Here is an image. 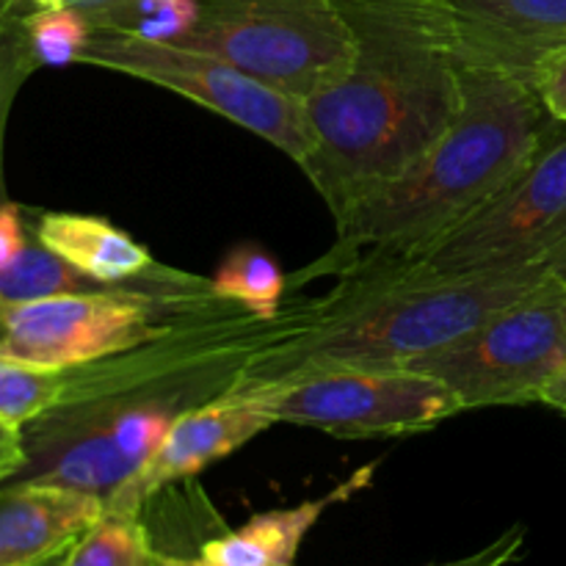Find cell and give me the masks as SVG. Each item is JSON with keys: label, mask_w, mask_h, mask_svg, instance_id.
I'll use <instances>...</instances> for the list:
<instances>
[{"label": "cell", "mask_w": 566, "mask_h": 566, "mask_svg": "<svg viewBox=\"0 0 566 566\" xmlns=\"http://www.w3.org/2000/svg\"><path fill=\"white\" fill-rule=\"evenodd\" d=\"M318 310L315 298L260 318L224 304L175 321L130 352L66 370L61 401L22 426L25 462L11 481L108 501L182 415L235 390L263 348L313 324Z\"/></svg>", "instance_id": "6da1fadb"}, {"label": "cell", "mask_w": 566, "mask_h": 566, "mask_svg": "<svg viewBox=\"0 0 566 566\" xmlns=\"http://www.w3.org/2000/svg\"><path fill=\"white\" fill-rule=\"evenodd\" d=\"M354 36L340 81L304 99L298 169L343 219L412 169L462 108V50L446 0H337Z\"/></svg>", "instance_id": "7a4b0ae2"}, {"label": "cell", "mask_w": 566, "mask_h": 566, "mask_svg": "<svg viewBox=\"0 0 566 566\" xmlns=\"http://www.w3.org/2000/svg\"><path fill=\"white\" fill-rule=\"evenodd\" d=\"M462 108L412 166L335 221V243L304 276H346L412 260L479 213L545 142L553 119L514 72L462 55Z\"/></svg>", "instance_id": "3957f363"}, {"label": "cell", "mask_w": 566, "mask_h": 566, "mask_svg": "<svg viewBox=\"0 0 566 566\" xmlns=\"http://www.w3.org/2000/svg\"><path fill=\"white\" fill-rule=\"evenodd\" d=\"M551 280L534 271L423 274L407 269L337 276L332 293L321 298L318 318L263 348L232 392L269 390L318 370L398 368L451 346Z\"/></svg>", "instance_id": "277c9868"}, {"label": "cell", "mask_w": 566, "mask_h": 566, "mask_svg": "<svg viewBox=\"0 0 566 566\" xmlns=\"http://www.w3.org/2000/svg\"><path fill=\"white\" fill-rule=\"evenodd\" d=\"M210 276L158 269L127 287L0 307V357L72 370L155 340L186 315L224 307Z\"/></svg>", "instance_id": "5b68a950"}, {"label": "cell", "mask_w": 566, "mask_h": 566, "mask_svg": "<svg viewBox=\"0 0 566 566\" xmlns=\"http://www.w3.org/2000/svg\"><path fill=\"white\" fill-rule=\"evenodd\" d=\"M182 48L230 61L258 81L313 97L346 75L354 36L337 0H197Z\"/></svg>", "instance_id": "8992f818"}, {"label": "cell", "mask_w": 566, "mask_h": 566, "mask_svg": "<svg viewBox=\"0 0 566 566\" xmlns=\"http://www.w3.org/2000/svg\"><path fill=\"white\" fill-rule=\"evenodd\" d=\"M381 269L534 271L566 282V125L553 122L534 158L479 213L407 263Z\"/></svg>", "instance_id": "52a82bcc"}, {"label": "cell", "mask_w": 566, "mask_h": 566, "mask_svg": "<svg viewBox=\"0 0 566 566\" xmlns=\"http://www.w3.org/2000/svg\"><path fill=\"white\" fill-rule=\"evenodd\" d=\"M398 368L440 379L464 412L542 403L566 370V282H545L451 346Z\"/></svg>", "instance_id": "ba28073f"}, {"label": "cell", "mask_w": 566, "mask_h": 566, "mask_svg": "<svg viewBox=\"0 0 566 566\" xmlns=\"http://www.w3.org/2000/svg\"><path fill=\"white\" fill-rule=\"evenodd\" d=\"M81 64L122 72L136 81L180 94L269 142L296 166L307 155L304 99L258 81L249 72L232 66L230 61L182 44L144 42L122 33L94 31Z\"/></svg>", "instance_id": "9c48e42d"}, {"label": "cell", "mask_w": 566, "mask_h": 566, "mask_svg": "<svg viewBox=\"0 0 566 566\" xmlns=\"http://www.w3.org/2000/svg\"><path fill=\"white\" fill-rule=\"evenodd\" d=\"M232 396L263 403L276 423L318 429L340 440L423 434L464 412L451 387L412 368L318 370L287 385Z\"/></svg>", "instance_id": "30bf717a"}, {"label": "cell", "mask_w": 566, "mask_h": 566, "mask_svg": "<svg viewBox=\"0 0 566 566\" xmlns=\"http://www.w3.org/2000/svg\"><path fill=\"white\" fill-rule=\"evenodd\" d=\"M271 426H276V420L263 403L232 392L182 415L147 464L105 501V512L142 514L144 506L166 486L186 484Z\"/></svg>", "instance_id": "8fae6325"}, {"label": "cell", "mask_w": 566, "mask_h": 566, "mask_svg": "<svg viewBox=\"0 0 566 566\" xmlns=\"http://www.w3.org/2000/svg\"><path fill=\"white\" fill-rule=\"evenodd\" d=\"M464 59L531 83L536 61L566 42V0H446Z\"/></svg>", "instance_id": "7c38bea8"}, {"label": "cell", "mask_w": 566, "mask_h": 566, "mask_svg": "<svg viewBox=\"0 0 566 566\" xmlns=\"http://www.w3.org/2000/svg\"><path fill=\"white\" fill-rule=\"evenodd\" d=\"M105 514L88 492L9 481L0 486V566L53 564Z\"/></svg>", "instance_id": "4fadbf2b"}, {"label": "cell", "mask_w": 566, "mask_h": 566, "mask_svg": "<svg viewBox=\"0 0 566 566\" xmlns=\"http://www.w3.org/2000/svg\"><path fill=\"white\" fill-rule=\"evenodd\" d=\"M374 473L376 464H368V468L357 470L346 481H340L335 490L313 497V501L260 512L249 517L241 528L221 525L216 534H210L197 547L193 556L182 558V562L191 566H296L298 547L304 545L310 531L318 525V520L332 506L352 501L357 492H363L374 481Z\"/></svg>", "instance_id": "5bb4252c"}, {"label": "cell", "mask_w": 566, "mask_h": 566, "mask_svg": "<svg viewBox=\"0 0 566 566\" xmlns=\"http://www.w3.org/2000/svg\"><path fill=\"white\" fill-rule=\"evenodd\" d=\"M36 241L99 287L136 285L158 269V260L144 243L103 216L42 213Z\"/></svg>", "instance_id": "9a60e30c"}, {"label": "cell", "mask_w": 566, "mask_h": 566, "mask_svg": "<svg viewBox=\"0 0 566 566\" xmlns=\"http://www.w3.org/2000/svg\"><path fill=\"white\" fill-rule=\"evenodd\" d=\"M213 293L221 302L243 307L260 318H274L282 310L287 291V274L280 260L260 243H238L221 258L210 276Z\"/></svg>", "instance_id": "2e32d148"}, {"label": "cell", "mask_w": 566, "mask_h": 566, "mask_svg": "<svg viewBox=\"0 0 566 566\" xmlns=\"http://www.w3.org/2000/svg\"><path fill=\"white\" fill-rule=\"evenodd\" d=\"M55 566H164L142 514L105 512Z\"/></svg>", "instance_id": "e0dca14e"}, {"label": "cell", "mask_w": 566, "mask_h": 566, "mask_svg": "<svg viewBox=\"0 0 566 566\" xmlns=\"http://www.w3.org/2000/svg\"><path fill=\"white\" fill-rule=\"evenodd\" d=\"M92 291H103V287L39 241H28L20 258L9 269L0 271V307Z\"/></svg>", "instance_id": "ac0fdd59"}, {"label": "cell", "mask_w": 566, "mask_h": 566, "mask_svg": "<svg viewBox=\"0 0 566 566\" xmlns=\"http://www.w3.org/2000/svg\"><path fill=\"white\" fill-rule=\"evenodd\" d=\"M31 11V0H0V202H6L3 142L11 105H14L22 83L39 70L31 36H28V14Z\"/></svg>", "instance_id": "d6986e66"}, {"label": "cell", "mask_w": 566, "mask_h": 566, "mask_svg": "<svg viewBox=\"0 0 566 566\" xmlns=\"http://www.w3.org/2000/svg\"><path fill=\"white\" fill-rule=\"evenodd\" d=\"M66 370H48L36 365L0 357V420L28 426L61 401Z\"/></svg>", "instance_id": "ffe728a7"}, {"label": "cell", "mask_w": 566, "mask_h": 566, "mask_svg": "<svg viewBox=\"0 0 566 566\" xmlns=\"http://www.w3.org/2000/svg\"><path fill=\"white\" fill-rule=\"evenodd\" d=\"M199 17L197 0H130L116 9L97 31L122 33L144 42L180 44Z\"/></svg>", "instance_id": "44dd1931"}, {"label": "cell", "mask_w": 566, "mask_h": 566, "mask_svg": "<svg viewBox=\"0 0 566 566\" xmlns=\"http://www.w3.org/2000/svg\"><path fill=\"white\" fill-rule=\"evenodd\" d=\"M28 36L39 66L81 64L94 28L72 6L61 9H33L28 14Z\"/></svg>", "instance_id": "7402d4cb"}, {"label": "cell", "mask_w": 566, "mask_h": 566, "mask_svg": "<svg viewBox=\"0 0 566 566\" xmlns=\"http://www.w3.org/2000/svg\"><path fill=\"white\" fill-rule=\"evenodd\" d=\"M531 86L553 122L566 125V42L536 61Z\"/></svg>", "instance_id": "603a6c76"}, {"label": "cell", "mask_w": 566, "mask_h": 566, "mask_svg": "<svg viewBox=\"0 0 566 566\" xmlns=\"http://www.w3.org/2000/svg\"><path fill=\"white\" fill-rule=\"evenodd\" d=\"M525 525H512L509 531H503L497 539H492L490 545L479 547L475 553L462 558H451V562H437V564H426V566H512L523 556L525 551Z\"/></svg>", "instance_id": "cb8c5ba5"}, {"label": "cell", "mask_w": 566, "mask_h": 566, "mask_svg": "<svg viewBox=\"0 0 566 566\" xmlns=\"http://www.w3.org/2000/svg\"><path fill=\"white\" fill-rule=\"evenodd\" d=\"M28 247L25 221H22V208L17 202H0V271L9 269L22 249Z\"/></svg>", "instance_id": "d4e9b609"}, {"label": "cell", "mask_w": 566, "mask_h": 566, "mask_svg": "<svg viewBox=\"0 0 566 566\" xmlns=\"http://www.w3.org/2000/svg\"><path fill=\"white\" fill-rule=\"evenodd\" d=\"M25 462V442L20 426L0 420V486L14 479Z\"/></svg>", "instance_id": "484cf974"}, {"label": "cell", "mask_w": 566, "mask_h": 566, "mask_svg": "<svg viewBox=\"0 0 566 566\" xmlns=\"http://www.w3.org/2000/svg\"><path fill=\"white\" fill-rule=\"evenodd\" d=\"M125 3H130V0H66V6H72L75 11H81V14L92 22L94 31H97V28L103 25V22L108 20L116 9H122Z\"/></svg>", "instance_id": "4316f807"}, {"label": "cell", "mask_w": 566, "mask_h": 566, "mask_svg": "<svg viewBox=\"0 0 566 566\" xmlns=\"http://www.w3.org/2000/svg\"><path fill=\"white\" fill-rule=\"evenodd\" d=\"M542 403L551 409H556V412H562L566 418V381H556V385L545 392Z\"/></svg>", "instance_id": "83f0119b"}, {"label": "cell", "mask_w": 566, "mask_h": 566, "mask_svg": "<svg viewBox=\"0 0 566 566\" xmlns=\"http://www.w3.org/2000/svg\"><path fill=\"white\" fill-rule=\"evenodd\" d=\"M33 9H61L66 6V0H31Z\"/></svg>", "instance_id": "f1b7e54d"}, {"label": "cell", "mask_w": 566, "mask_h": 566, "mask_svg": "<svg viewBox=\"0 0 566 566\" xmlns=\"http://www.w3.org/2000/svg\"><path fill=\"white\" fill-rule=\"evenodd\" d=\"M160 562H164V566H191L188 562H182V558H175V556H164L160 553Z\"/></svg>", "instance_id": "f546056e"}, {"label": "cell", "mask_w": 566, "mask_h": 566, "mask_svg": "<svg viewBox=\"0 0 566 566\" xmlns=\"http://www.w3.org/2000/svg\"><path fill=\"white\" fill-rule=\"evenodd\" d=\"M558 381H566V370H564V376H562V379H558Z\"/></svg>", "instance_id": "4dcf8cb0"}, {"label": "cell", "mask_w": 566, "mask_h": 566, "mask_svg": "<svg viewBox=\"0 0 566 566\" xmlns=\"http://www.w3.org/2000/svg\"><path fill=\"white\" fill-rule=\"evenodd\" d=\"M44 566H55V562L53 564H44Z\"/></svg>", "instance_id": "1f68e13d"}]
</instances>
